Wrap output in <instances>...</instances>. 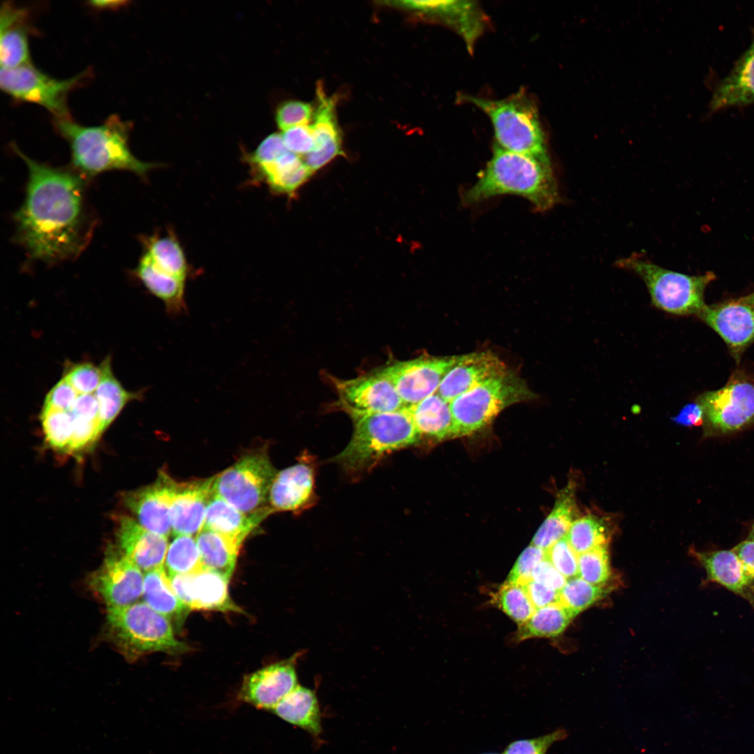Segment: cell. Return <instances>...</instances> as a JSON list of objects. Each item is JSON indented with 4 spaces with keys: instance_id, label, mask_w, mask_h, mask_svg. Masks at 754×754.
<instances>
[{
    "instance_id": "cell-61",
    "label": "cell",
    "mask_w": 754,
    "mask_h": 754,
    "mask_svg": "<svg viewBox=\"0 0 754 754\" xmlns=\"http://www.w3.org/2000/svg\"><path fill=\"white\" fill-rule=\"evenodd\" d=\"M748 539L754 541V524L751 528Z\"/></svg>"
},
{
    "instance_id": "cell-16",
    "label": "cell",
    "mask_w": 754,
    "mask_h": 754,
    "mask_svg": "<svg viewBox=\"0 0 754 754\" xmlns=\"http://www.w3.org/2000/svg\"><path fill=\"white\" fill-rule=\"evenodd\" d=\"M177 598L191 610L239 612L228 592L229 579L214 570L203 568L193 574L169 577Z\"/></svg>"
},
{
    "instance_id": "cell-49",
    "label": "cell",
    "mask_w": 754,
    "mask_h": 754,
    "mask_svg": "<svg viewBox=\"0 0 754 754\" xmlns=\"http://www.w3.org/2000/svg\"><path fill=\"white\" fill-rule=\"evenodd\" d=\"M545 559V550L530 544L518 557L506 582L525 585L531 580L534 568Z\"/></svg>"
},
{
    "instance_id": "cell-5",
    "label": "cell",
    "mask_w": 754,
    "mask_h": 754,
    "mask_svg": "<svg viewBox=\"0 0 754 754\" xmlns=\"http://www.w3.org/2000/svg\"><path fill=\"white\" fill-rule=\"evenodd\" d=\"M458 100L471 103L489 117L500 147L549 160L537 108L524 89L500 100L466 94L459 95Z\"/></svg>"
},
{
    "instance_id": "cell-33",
    "label": "cell",
    "mask_w": 754,
    "mask_h": 754,
    "mask_svg": "<svg viewBox=\"0 0 754 754\" xmlns=\"http://www.w3.org/2000/svg\"><path fill=\"white\" fill-rule=\"evenodd\" d=\"M204 568L229 579L243 540L202 528L195 537Z\"/></svg>"
},
{
    "instance_id": "cell-44",
    "label": "cell",
    "mask_w": 754,
    "mask_h": 754,
    "mask_svg": "<svg viewBox=\"0 0 754 754\" xmlns=\"http://www.w3.org/2000/svg\"><path fill=\"white\" fill-rule=\"evenodd\" d=\"M610 575L607 545L578 555V577L592 584L603 586Z\"/></svg>"
},
{
    "instance_id": "cell-38",
    "label": "cell",
    "mask_w": 754,
    "mask_h": 754,
    "mask_svg": "<svg viewBox=\"0 0 754 754\" xmlns=\"http://www.w3.org/2000/svg\"><path fill=\"white\" fill-rule=\"evenodd\" d=\"M574 616L560 603L535 609L531 617L519 625V640L556 637L562 633Z\"/></svg>"
},
{
    "instance_id": "cell-42",
    "label": "cell",
    "mask_w": 754,
    "mask_h": 754,
    "mask_svg": "<svg viewBox=\"0 0 754 754\" xmlns=\"http://www.w3.org/2000/svg\"><path fill=\"white\" fill-rule=\"evenodd\" d=\"M40 420L48 445L66 452L73 431L74 419L71 412L43 407Z\"/></svg>"
},
{
    "instance_id": "cell-54",
    "label": "cell",
    "mask_w": 754,
    "mask_h": 754,
    "mask_svg": "<svg viewBox=\"0 0 754 754\" xmlns=\"http://www.w3.org/2000/svg\"><path fill=\"white\" fill-rule=\"evenodd\" d=\"M531 579L559 591L566 583L567 579L560 573L546 559L534 568Z\"/></svg>"
},
{
    "instance_id": "cell-36",
    "label": "cell",
    "mask_w": 754,
    "mask_h": 754,
    "mask_svg": "<svg viewBox=\"0 0 754 754\" xmlns=\"http://www.w3.org/2000/svg\"><path fill=\"white\" fill-rule=\"evenodd\" d=\"M145 253L159 269L187 280L191 274L184 249L176 235L168 231L164 235L154 234L144 239Z\"/></svg>"
},
{
    "instance_id": "cell-46",
    "label": "cell",
    "mask_w": 754,
    "mask_h": 754,
    "mask_svg": "<svg viewBox=\"0 0 754 754\" xmlns=\"http://www.w3.org/2000/svg\"><path fill=\"white\" fill-rule=\"evenodd\" d=\"M568 736L566 729L559 727L538 737L514 741L505 747L502 754H546L552 745Z\"/></svg>"
},
{
    "instance_id": "cell-62",
    "label": "cell",
    "mask_w": 754,
    "mask_h": 754,
    "mask_svg": "<svg viewBox=\"0 0 754 754\" xmlns=\"http://www.w3.org/2000/svg\"><path fill=\"white\" fill-rule=\"evenodd\" d=\"M483 754H499V753H483Z\"/></svg>"
},
{
    "instance_id": "cell-27",
    "label": "cell",
    "mask_w": 754,
    "mask_h": 754,
    "mask_svg": "<svg viewBox=\"0 0 754 754\" xmlns=\"http://www.w3.org/2000/svg\"><path fill=\"white\" fill-rule=\"evenodd\" d=\"M29 13L10 1L1 4L0 14L1 68H14L30 62Z\"/></svg>"
},
{
    "instance_id": "cell-59",
    "label": "cell",
    "mask_w": 754,
    "mask_h": 754,
    "mask_svg": "<svg viewBox=\"0 0 754 754\" xmlns=\"http://www.w3.org/2000/svg\"><path fill=\"white\" fill-rule=\"evenodd\" d=\"M90 7L97 10H116L126 6L129 1L121 0H93L88 2Z\"/></svg>"
},
{
    "instance_id": "cell-45",
    "label": "cell",
    "mask_w": 754,
    "mask_h": 754,
    "mask_svg": "<svg viewBox=\"0 0 754 754\" xmlns=\"http://www.w3.org/2000/svg\"><path fill=\"white\" fill-rule=\"evenodd\" d=\"M545 559L567 579L578 576V554L564 536L545 550Z\"/></svg>"
},
{
    "instance_id": "cell-40",
    "label": "cell",
    "mask_w": 754,
    "mask_h": 754,
    "mask_svg": "<svg viewBox=\"0 0 754 754\" xmlns=\"http://www.w3.org/2000/svg\"><path fill=\"white\" fill-rule=\"evenodd\" d=\"M168 575L196 573L204 568L195 537L176 535L169 545L165 559Z\"/></svg>"
},
{
    "instance_id": "cell-41",
    "label": "cell",
    "mask_w": 754,
    "mask_h": 754,
    "mask_svg": "<svg viewBox=\"0 0 754 754\" xmlns=\"http://www.w3.org/2000/svg\"><path fill=\"white\" fill-rule=\"evenodd\" d=\"M607 592L603 586L592 584L577 576L568 579L559 591V603L575 617Z\"/></svg>"
},
{
    "instance_id": "cell-20",
    "label": "cell",
    "mask_w": 754,
    "mask_h": 754,
    "mask_svg": "<svg viewBox=\"0 0 754 754\" xmlns=\"http://www.w3.org/2000/svg\"><path fill=\"white\" fill-rule=\"evenodd\" d=\"M297 686L295 665L290 660H286L245 677L239 697L258 709L272 710Z\"/></svg>"
},
{
    "instance_id": "cell-18",
    "label": "cell",
    "mask_w": 754,
    "mask_h": 754,
    "mask_svg": "<svg viewBox=\"0 0 754 754\" xmlns=\"http://www.w3.org/2000/svg\"><path fill=\"white\" fill-rule=\"evenodd\" d=\"M315 475V468L307 457L277 472L268 496L272 512L300 513L312 507L317 499Z\"/></svg>"
},
{
    "instance_id": "cell-53",
    "label": "cell",
    "mask_w": 754,
    "mask_h": 754,
    "mask_svg": "<svg viewBox=\"0 0 754 754\" xmlns=\"http://www.w3.org/2000/svg\"><path fill=\"white\" fill-rule=\"evenodd\" d=\"M78 395L71 383L64 378L47 394L44 407L70 411Z\"/></svg>"
},
{
    "instance_id": "cell-22",
    "label": "cell",
    "mask_w": 754,
    "mask_h": 754,
    "mask_svg": "<svg viewBox=\"0 0 754 754\" xmlns=\"http://www.w3.org/2000/svg\"><path fill=\"white\" fill-rule=\"evenodd\" d=\"M119 519V550L145 572L163 566L169 546L168 538L146 529L132 517L122 516Z\"/></svg>"
},
{
    "instance_id": "cell-34",
    "label": "cell",
    "mask_w": 754,
    "mask_h": 754,
    "mask_svg": "<svg viewBox=\"0 0 754 754\" xmlns=\"http://www.w3.org/2000/svg\"><path fill=\"white\" fill-rule=\"evenodd\" d=\"M285 721L313 735L321 731L320 712L315 693L297 686L272 710Z\"/></svg>"
},
{
    "instance_id": "cell-15",
    "label": "cell",
    "mask_w": 754,
    "mask_h": 754,
    "mask_svg": "<svg viewBox=\"0 0 754 754\" xmlns=\"http://www.w3.org/2000/svg\"><path fill=\"white\" fill-rule=\"evenodd\" d=\"M178 483L161 471L154 483L126 494L124 503L141 526L168 538L172 533L170 512Z\"/></svg>"
},
{
    "instance_id": "cell-9",
    "label": "cell",
    "mask_w": 754,
    "mask_h": 754,
    "mask_svg": "<svg viewBox=\"0 0 754 754\" xmlns=\"http://www.w3.org/2000/svg\"><path fill=\"white\" fill-rule=\"evenodd\" d=\"M276 473L266 451L251 452L214 477L212 492L244 513H255L269 507Z\"/></svg>"
},
{
    "instance_id": "cell-35",
    "label": "cell",
    "mask_w": 754,
    "mask_h": 754,
    "mask_svg": "<svg viewBox=\"0 0 754 754\" xmlns=\"http://www.w3.org/2000/svg\"><path fill=\"white\" fill-rule=\"evenodd\" d=\"M144 603L170 621H182L191 609L174 593L164 566L144 575Z\"/></svg>"
},
{
    "instance_id": "cell-56",
    "label": "cell",
    "mask_w": 754,
    "mask_h": 754,
    "mask_svg": "<svg viewBox=\"0 0 754 754\" xmlns=\"http://www.w3.org/2000/svg\"><path fill=\"white\" fill-rule=\"evenodd\" d=\"M70 412L75 419L99 420V403L95 393L79 394Z\"/></svg>"
},
{
    "instance_id": "cell-55",
    "label": "cell",
    "mask_w": 754,
    "mask_h": 754,
    "mask_svg": "<svg viewBox=\"0 0 754 754\" xmlns=\"http://www.w3.org/2000/svg\"><path fill=\"white\" fill-rule=\"evenodd\" d=\"M535 609L559 603V591L533 579L524 585Z\"/></svg>"
},
{
    "instance_id": "cell-8",
    "label": "cell",
    "mask_w": 754,
    "mask_h": 754,
    "mask_svg": "<svg viewBox=\"0 0 754 754\" xmlns=\"http://www.w3.org/2000/svg\"><path fill=\"white\" fill-rule=\"evenodd\" d=\"M535 397L524 380L508 369L450 402L454 438L485 428L505 408Z\"/></svg>"
},
{
    "instance_id": "cell-39",
    "label": "cell",
    "mask_w": 754,
    "mask_h": 754,
    "mask_svg": "<svg viewBox=\"0 0 754 754\" xmlns=\"http://www.w3.org/2000/svg\"><path fill=\"white\" fill-rule=\"evenodd\" d=\"M566 536L572 548L579 555L607 545L610 531L608 524L603 518L587 515L575 520Z\"/></svg>"
},
{
    "instance_id": "cell-14",
    "label": "cell",
    "mask_w": 754,
    "mask_h": 754,
    "mask_svg": "<svg viewBox=\"0 0 754 754\" xmlns=\"http://www.w3.org/2000/svg\"><path fill=\"white\" fill-rule=\"evenodd\" d=\"M143 583L142 571L120 550L110 552L89 579L90 587L108 607L138 602L142 596Z\"/></svg>"
},
{
    "instance_id": "cell-23",
    "label": "cell",
    "mask_w": 754,
    "mask_h": 754,
    "mask_svg": "<svg viewBox=\"0 0 754 754\" xmlns=\"http://www.w3.org/2000/svg\"><path fill=\"white\" fill-rule=\"evenodd\" d=\"M690 553L706 572L705 582L717 584L747 600L754 608V582L733 549Z\"/></svg>"
},
{
    "instance_id": "cell-58",
    "label": "cell",
    "mask_w": 754,
    "mask_h": 754,
    "mask_svg": "<svg viewBox=\"0 0 754 754\" xmlns=\"http://www.w3.org/2000/svg\"><path fill=\"white\" fill-rule=\"evenodd\" d=\"M754 582V541L746 540L733 549Z\"/></svg>"
},
{
    "instance_id": "cell-57",
    "label": "cell",
    "mask_w": 754,
    "mask_h": 754,
    "mask_svg": "<svg viewBox=\"0 0 754 754\" xmlns=\"http://www.w3.org/2000/svg\"><path fill=\"white\" fill-rule=\"evenodd\" d=\"M672 420L677 424L687 427L702 424L704 421L702 408L695 401L687 404L672 418Z\"/></svg>"
},
{
    "instance_id": "cell-50",
    "label": "cell",
    "mask_w": 754,
    "mask_h": 754,
    "mask_svg": "<svg viewBox=\"0 0 754 754\" xmlns=\"http://www.w3.org/2000/svg\"><path fill=\"white\" fill-rule=\"evenodd\" d=\"M288 150L300 156H305L315 147V138L311 125L294 126L281 133Z\"/></svg>"
},
{
    "instance_id": "cell-48",
    "label": "cell",
    "mask_w": 754,
    "mask_h": 754,
    "mask_svg": "<svg viewBox=\"0 0 754 754\" xmlns=\"http://www.w3.org/2000/svg\"><path fill=\"white\" fill-rule=\"evenodd\" d=\"M309 103L288 101L281 103L276 112V121L282 131L300 125L308 124L313 114Z\"/></svg>"
},
{
    "instance_id": "cell-3",
    "label": "cell",
    "mask_w": 754,
    "mask_h": 754,
    "mask_svg": "<svg viewBox=\"0 0 754 754\" xmlns=\"http://www.w3.org/2000/svg\"><path fill=\"white\" fill-rule=\"evenodd\" d=\"M54 124L69 145L74 170L83 177L125 170L145 178L158 165L133 155L128 145L132 124L117 114L97 126H83L72 119H54Z\"/></svg>"
},
{
    "instance_id": "cell-26",
    "label": "cell",
    "mask_w": 754,
    "mask_h": 754,
    "mask_svg": "<svg viewBox=\"0 0 754 754\" xmlns=\"http://www.w3.org/2000/svg\"><path fill=\"white\" fill-rule=\"evenodd\" d=\"M247 164L254 183L287 195H293L313 173L300 156L289 150L272 160Z\"/></svg>"
},
{
    "instance_id": "cell-60",
    "label": "cell",
    "mask_w": 754,
    "mask_h": 754,
    "mask_svg": "<svg viewBox=\"0 0 754 754\" xmlns=\"http://www.w3.org/2000/svg\"><path fill=\"white\" fill-rule=\"evenodd\" d=\"M738 300L741 302L754 306V291L746 296L738 299Z\"/></svg>"
},
{
    "instance_id": "cell-24",
    "label": "cell",
    "mask_w": 754,
    "mask_h": 754,
    "mask_svg": "<svg viewBox=\"0 0 754 754\" xmlns=\"http://www.w3.org/2000/svg\"><path fill=\"white\" fill-rule=\"evenodd\" d=\"M214 479L178 483L170 512L172 532L175 535H197L202 528Z\"/></svg>"
},
{
    "instance_id": "cell-4",
    "label": "cell",
    "mask_w": 754,
    "mask_h": 754,
    "mask_svg": "<svg viewBox=\"0 0 754 754\" xmlns=\"http://www.w3.org/2000/svg\"><path fill=\"white\" fill-rule=\"evenodd\" d=\"M353 431L333 461L348 475L359 476L386 455L417 443L421 436L406 406L383 413L351 416Z\"/></svg>"
},
{
    "instance_id": "cell-51",
    "label": "cell",
    "mask_w": 754,
    "mask_h": 754,
    "mask_svg": "<svg viewBox=\"0 0 754 754\" xmlns=\"http://www.w3.org/2000/svg\"><path fill=\"white\" fill-rule=\"evenodd\" d=\"M74 419L73 435L66 452H75L94 442L102 434L100 421Z\"/></svg>"
},
{
    "instance_id": "cell-6",
    "label": "cell",
    "mask_w": 754,
    "mask_h": 754,
    "mask_svg": "<svg viewBox=\"0 0 754 754\" xmlns=\"http://www.w3.org/2000/svg\"><path fill=\"white\" fill-rule=\"evenodd\" d=\"M106 625L109 637L129 660L153 652L179 653L188 649L175 636L170 620L144 602L108 607Z\"/></svg>"
},
{
    "instance_id": "cell-52",
    "label": "cell",
    "mask_w": 754,
    "mask_h": 754,
    "mask_svg": "<svg viewBox=\"0 0 754 754\" xmlns=\"http://www.w3.org/2000/svg\"><path fill=\"white\" fill-rule=\"evenodd\" d=\"M287 150L281 134L274 133L267 136L253 151L245 154L244 161L246 163L269 161Z\"/></svg>"
},
{
    "instance_id": "cell-28",
    "label": "cell",
    "mask_w": 754,
    "mask_h": 754,
    "mask_svg": "<svg viewBox=\"0 0 754 754\" xmlns=\"http://www.w3.org/2000/svg\"><path fill=\"white\" fill-rule=\"evenodd\" d=\"M754 103V32L747 50L730 72L716 85L709 103L710 112Z\"/></svg>"
},
{
    "instance_id": "cell-1",
    "label": "cell",
    "mask_w": 754,
    "mask_h": 754,
    "mask_svg": "<svg viewBox=\"0 0 754 754\" xmlns=\"http://www.w3.org/2000/svg\"><path fill=\"white\" fill-rule=\"evenodd\" d=\"M11 147L28 169L25 197L14 216L17 242L31 258L45 263L77 256L91 232L84 177L38 163L15 144Z\"/></svg>"
},
{
    "instance_id": "cell-2",
    "label": "cell",
    "mask_w": 754,
    "mask_h": 754,
    "mask_svg": "<svg viewBox=\"0 0 754 754\" xmlns=\"http://www.w3.org/2000/svg\"><path fill=\"white\" fill-rule=\"evenodd\" d=\"M503 194L526 198L538 212L552 208L559 193L550 160L510 151L494 143L491 159L464 192L462 202L468 205Z\"/></svg>"
},
{
    "instance_id": "cell-43",
    "label": "cell",
    "mask_w": 754,
    "mask_h": 754,
    "mask_svg": "<svg viewBox=\"0 0 754 754\" xmlns=\"http://www.w3.org/2000/svg\"><path fill=\"white\" fill-rule=\"evenodd\" d=\"M498 607L518 625L526 622L533 614V605L524 585L505 582L496 595Z\"/></svg>"
},
{
    "instance_id": "cell-10",
    "label": "cell",
    "mask_w": 754,
    "mask_h": 754,
    "mask_svg": "<svg viewBox=\"0 0 754 754\" xmlns=\"http://www.w3.org/2000/svg\"><path fill=\"white\" fill-rule=\"evenodd\" d=\"M89 68L75 76L59 80L40 71L31 63L14 68H1L0 87L13 98L38 104L47 110L54 119H71L68 96L89 77Z\"/></svg>"
},
{
    "instance_id": "cell-30",
    "label": "cell",
    "mask_w": 754,
    "mask_h": 754,
    "mask_svg": "<svg viewBox=\"0 0 754 754\" xmlns=\"http://www.w3.org/2000/svg\"><path fill=\"white\" fill-rule=\"evenodd\" d=\"M135 274L147 289L164 303L169 314L177 316L184 312L186 280L159 269L145 253L140 258Z\"/></svg>"
},
{
    "instance_id": "cell-19",
    "label": "cell",
    "mask_w": 754,
    "mask_h": 754,
    "mask_svg": "<svg viewBox=\"0 0 754 754\" xmlns=\"http://www.w3.org/2000/svg\"><path fill=\"white\" fill-rule=\"evenodd\" d=\"M698 317L719 334L737 360L754 342L753 305L738 300L706 305Z\"/></svg>"
},
{
    "instance_id": "cell-31",
    "label": "cell",
    "mask_w": 754,
    "mask_h": 754,
    "mask_svg": "<svg viewBox=\"0 0 754 754\" xmlns=\"http://www.w3.org/2000/svg\"><path fill=\"white\" fill-rule=\"evenodd\" d=\"M576 488V483L570 480L559 491L553 509L534 535L531 545L546 550L566 535L578 516Z\"/></svg>"
},
{
    "instance_id": "cell-17",
    "label": "cell",
    "mask_w": 754,
    "mask_h": 754,
    "mask_svg": "<svg viewBox=\"0 0 754 754\" xmlns=\"http://www.w3.org/2000/svg\"><path fill=\"white\" fill-rule=\"evenodd\" d=\"M401 6L428 16L454 30L472 53L486 26V17L473 1H401Z\"/></svg>"
},
{
    "instance_id": "cell-25",
    "label": "cell",
    "mask_w": 754,
    "mask_h": 754,
    "mask_svg": "<svg viewBox=\"0 0 754 754\" xmlns=\"http://www.w3.org/2000/svg\"><path fill=\"white\" fill-rule=\"evenodd\" d=\"M318 107L311 124L313 150L304 156V163L312 172L321 168L337 156L343 154L341 138L335 112V99L328 97L320 85L317 89Z\"/></svg>"
},
{
    "instance_id": "cell-32",
    "label": "cell",
    "mask_w": 754,
    "mask_h": 754,
    "mask_svg": "<svg viewBox=\"0 0 754 754\" xmlns=\"http://www.w3.org/2000/svg\"><path fill=\"white\" fill-rule=\"evenodd\" d=\"M422 438L436 441L454 438V422L450 402L438 392L419 403L406 406Z\"/></svg>"
},
{
    "instance_id": "cell-37",
    "label": "cell",
    "mask_w": 754,
    "mask_h": 754,
    "mask_svg": "<svg viewBox=\"0 0 754 754\" xmlns=\"http://www.w3.org/2000/svg\"><path fill=\"white\" fill-rule=\"evenodd\" d=\"M101 367L102 379L95 394L99 403V421L103 433L126 403L139 394L124 390L112 374L110 358L105 359Z\"/></svg>"
},
{
    "instance_id": "cell-13",
    "label": "cell",
    "mask_w": 754,
    "mask_h": 754,
    "mask_svg": "<svg viewBox=\"0 0 754 754\" xmlns=\"http://www.w3.org/2000/svg\"><path fill=\"white\" fill-rule=\"evenodd\" d=\"M459 355L418 357L387 364L380 370L392 383L406 406L438 392L440 384Z\"/></svg>"
},
{
    "instance_id": "cell-12",
    "label": "cell",
    "mask_w": 754,
    "mask_h": 754,
    "mask_svg": "<svg viewBox=\"0 0 754 754\" xmlns=\"http://www.w3.org/2000/svg\"><path fill=\"white\" fill-rule=\"evenodd\" d=\"M338 395L337 406L351 416L394 411L404 405L380 369L351 379L330 376Z\"/></svg>"
},
{
    "instance_id": "cell-11",
    "label": "cell",
    "mask_w": 754,
    "mask_h": 754,
    "mask_svg": "<svg viewBox=\"0 0 754 754\" xmlns=\"http://www.w3.org/2000/svg\"><path fill=\"white\" fill-rule=\"evenodd\" d=\"M704 413L705 436L728 434L754 424V384L737 377L695 399Z\"/></svg>"
},
{
    "instance_id": "cell-47",
    "label": "cell",
    "mask_w": 754,
    "mask_h": 754,
    "mask_svg": "<svg viewBox=\"0 0 754 754\" xmlns=\"http://www.w3.org/2000/svg\"><path fill=\"white\" fill-rule=\"evenodd\" d=\"M102 368L91 363H80L69 368L64 376L79 394L95 393L101 379Z\"/></svg>"
},
{
    "instance_id": "cell-7",
    "label": "cell",
    "mask_w": 754,
    "mask_h": 754,
    "mask_svg": "<svg viewBox=\"0 0 754 754\" xmlns=\"http://www.w3.org/2000/svg\"><path fill=\"white\" fill-rule=\"evenodd\" d=\"M615 265L635 273L644 281L653 306L678 316H698L707 305L705 289L716 278L711 272L688 275L670 270L637 254L619 259Z\"/></svg>"
},
{
    "instance_id": "cell-29",
    "label": "cell",
    "mask_w": 754,
    "mask_h": 754,
    "mask_svg": "<svg viewBox=\"0 0 754 754\" xmlns=\"http://www.w3.org/2000/svg\"><path fill=\"white\" fill-rule=\"evenodd\" d=\"M272 513L269 507L255 513H244L212 492L202 528L244 541Z\"/></svg>"
},
{
    "instance_id": "cell-21",
    "label": "cell",
    "mask_w": 754,
    "mask_h": 754,
    "mask_svg": "<svg viewBox=\"0 0 754 754\" xmlns=\"http://www.w3.org/2000/svg\"><path fill=\"white\" fill-rule=\"evenodd\" d=\"M508 368L490 351L459 355L457 362L443 378L438 393L450 402L482 382L500 375Z\"/></svg>"
}]
</instances>
